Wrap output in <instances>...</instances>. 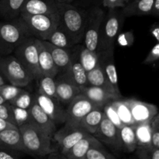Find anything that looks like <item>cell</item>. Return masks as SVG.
Segmentation results:
<instances>
[{"label":"cell","mask_w":159,"mask_h":159,"mask_svg":"<svg viewBox=\"0 0 159 159\" xmlns=\"http://www.w3.org/2000/svg\"><path fill=\"white\" fill-rule=\"evenodd\" d=\"M56 82V99L61 103L69 104L73 99L81 94V89L76 86L68 78L65 73H63Z\"/></svg>","instance_id":"9a60e30c"},{"label":"cell","mask_w":159,"mask_h":159,"mask_svg":"<svg viewBox=\"0 0 159 159\" xmlns=\"http://www.w3.org/2000/svg\"><path fill=\"white\" fill-rule=\"evenodd\" d=\"M20 18L26 24L31 36L40 40L47 41L59 25L58 14L29 15L20 13Z\"/></svg>","instance_id":"277c9868"},{"label":"cell","mask_w":159,"mask_h":159,"mask_svg":"<svg viewBox=\"0 0 159 159\" xmlns=\"http://www.w3.org/2000/svg\"><path fill=\"white\" fill-rule=\"evenodd\" d=\"M15 57L33 76L34 80L38 81L41 77L38 64L37 39L30 37L15 50Z\"/></svg>","instance_id":"52a82bcc"},{"label":"cell","mask_w":159,"mask_h":159,"mask_svg":"<svg viewBox=\"0 0 159 159\" xmlns=\"http://www.w3.org/2000/svg\"><path fill=\"white\" fill-rule=\"evenodd\" d=\"M35 102L43 111L51 118L56 126L65 124L66 120V110L56 98L48 97L37 92L34 94Z\"/></svg>","instance_id":"8fae6325"},{"label":"cell","mask_w":159,"mask_h":159,"mask_svg":"<svg viewBox=\"0 0 159 159\" xmlns=\"http://www.w3.org/2000/svg\"><path fill=\"white\" fill-rule=\"evenodd\" d=\"M78 47L79 60L85 71L89 72L94 69L99 65V52L89 51L84 45L78 44Z\"/></svg>","instance_id":"f1b7e54d"},{"label":"cell","mask_w":159,"mask_h":159,"mask_svg":"<svg viewBox=\"0 0 159 159\" xmlns=\"http://www.w3.org/2000/svg\"><path fill=\"white\" fill-rule=\"evenodd\" d=\"M37 54H38V64L42 76L55 78L59 74L58 70L53 61L51 54L47 49L43 41L37 40Z\"/></svg>","instance_id":"d6986e66"},{"label":"cell","mask_w":159,"mask_h":159,"mask_svg":"<svg viewBox=\"0 0 159 159\" xmlns=\"http://www.w3.org/2000/svg\"><path fill=\"white\" fill-rule=\"evenodd\" d=\"M152 129V145L155 148H159V114L158 113L151 120Z\"/></svg>","instance_id":"ab89813d"},{"label":"cell","mask_w":159,"mask_h":159,"mask_svg":"<svg viewBox=\"0 0 159 159\" xmlns=\"http://www.w3.org/2000/svg\"><path fill=\"white\" fill-rule=\"evenodd\" d=\"M12 52V50L9 49L8 47H6V45L0 40V57L10 55V54Z\"/></svg>","instance_id":"bcb514c9"},{"label":"cell","mask_w":159,"mask_h":159,"mask_svg":"<svg viewBox=\"0 0 159 159\" xmlns=\"http://www.w3.org/2000/svg\"><path fill=\"white\" fill-rule=\"evenodd\" d=\"M81 94L85 96L87 99L100 108H103L104 106L112 101L122 98V96L108 91L105 89L89 85L81 89Z\"/></svg>","instance_id":"e0dca14e"},{"label":"cell","mask_w":159,"mask_h":159,"mask_svg":"<svg viewBox=\"0 0 159 159\" xmlns=\"http://www.w3.org/2000/svg\"><path fill=\"white\" fill-rule=\"evenodd\" d=\"M12 109L14 120H15L16 126L17 128L25 125V124L33 123L32 116H31L30 110L18 108V107H15L13 106H12Z\"/></svg>","instance_id":"e575fe53"},{"label":"cell","mask_w":159,"mask_h":159,"mask_svg":"<svg viewBox=\"0 0 159 159\" xmlns=\"http://www.w3.org/2000/svg\"><path fill=\"white\" fill-rule=\"evenodd\" d=\"M111 105L116 110L118 116L124 126L134 125V120L132 117L131 111L127 99H116L110 102Z\"/></svg>","instance_id":"f546056e"},{"label":"cell","mask_w":159,"mask_h":159,"mask_svg":"<svg viewBox=\"0 0 159 159\" xmlns=\"http://www.w3.org/2000/svg\"><path fill=\"white\" fill-rule=\"evenodd\" d=\"M84 159H116V158L104 149L103 145H100L91 148Z\"/></svg>","instance_id":"8d00e7d4"},{"label":"cell","mask_w":159,"mask_h":159,"mask_svg":"<svg viewBox=\"0 0 159 159\" xmlns=\"http://www.w3.org/2000/svg\"><path fill=\"white\" fill-rule=\"evenodd\" d=\"M17 128L16 126H14L13 124H10V123L7 122V121H5L3 120L0 119V131L3 130H6V129H16Z\"/></svg>","instance_id":"c3c4849f"},{"label":"cell","mask_w":159,"mask_h":159,"mask_svg":"<svg viewBox=\"0 0 159 159\" xmlns=\"http://www.w3.org/2000/svg\"><path fill=\"white\" fill-rule=\"evenodd\" d=\"M34 102H35L34 94L33 95L30 92L23 90V93L17 96L15 99L9 101V103L13 107H18V108L30 110V107L34 105Z\"/></svg>","instance_id":"836d02e7"},{"label":"cell","mask_w":159,"mask_h":159,"mask_svg":"<svg viewBox=\"0 0 159 159\" xmlns=\"http://www.w3.org/2000/svg\"><path fill=\"white\" fill-rule=\"evenodd\" d=\"M105 17V12L100 7L94 6L88 11L84 32V46L91 51L97 52L100 28Z\"/></svg>","instance_id":"ba28073f"},{"label":"cell","mask_w":159,"mask_h":159,"mask_svg":"<svg viewBox=\"0 0 159 159\" xmlns=\"http://www.w3.org/2000/svg\"><path fill=\"white\" fill-rule=\"evenodd\" d=\"M125 17L120 9H109L100 28L97 52L114 51L116 40L122 30Z\"/></svg>","instance_id":"3957f363"},{"label":"cell","mask_w":159,"mask_h":159,"mask_svg":"<svg viewBox=\"0 0 159 159\" xmlns=\"http://www.w3.org/2000/svg\"><path fill=\"white\" fill-rule=\"evenodd\" d=\"M134 126L138 147H151L152 145V129L150 123Z\"/></svg>","instance_id":"4dcf8cb0"},{"label":"cell","mask_w":159,"mask_h":159,"mask_svg":"<svg viewBox=\"0 0 159 159\" xmlns=\"http://www.w3.org/2000/svg\"><path fill=\"white\" fill-rule=\"evenodd\" d=\"M48 159H67V158L57 151L48 155Z\"/></svg>","instance_id":"681fc988"},{"label":"cell","mask_w":159,"mask_h":159,"mask_svg":"<svg viewBox=\"0 0 159 159\" xmlns=\"http://www.w3.org/2000/svg\"><path fill=\"white\" fill-rule=\"evenodd\" d=\"M7 82H8L7 80H6V78L4 77L1 71H0V86L3 85H6V84H7Z\"/></svg>","instance_id":"f907efd6"},{"label":"cell","mask_w":159,"mask_h":159,"mask_svg":"<svg viewBox=\"0 0 159 159\" xmlns=\"http://www.w3.org/2000/svg\"><path fill=\"white\" fill-rule=\"evenodd\" d=\"M159 59V43H155V46L152 48L150 52L148 53L147 57L144 60L143 63L145 65L148 64H153L158 61Z\"/></svg>","instance_id":"b9f144b4"},{"label":"cell","mask_w":159,"mask_h":159,"mask_svg":"<svg viewBox=\"0 0 159 159\" xmlns=\"http://www.w3.org/2000/svg\"><path fill=\"white\" fill-rule=\"evenodd\" d=\"M150 33L156 40L157 43H159V24L158 23H155L152 25L150 28Z\"/></svg>","instance_id":"f6af8a7d"},{"label":"cell","mask_w":159,"mask_h":159,"mask_svg":"<svg viewBox=\"0 0 159 159\" xmlns=\"http://www.w3.org/2000/svg\"><path fill=\"white\" fill-rule=\"evenodd\" d=\"M150 15L155 17L159 16V0H154Z\"/></svg>","instance_id":"7dc6e473"},{"label":"cell","mask_w":159,"mask_h":159,"mask_svg":"<svg viewBox=\"0 0 159 159\" xmlns=\"http://www.w3.org/2000/svg\"><path fill=\"white\" fill-rule=\"evenodd\" d=\"M47 41L50 42L54 46L64 49H71L73 46H75L66 33L64 32L59 26H57L55 30L53 31Z\"/></svg>","instance_id":"1f68e13d"},{"label":"cell","mask_w":159,"mask_h":159,"mask_svg":"<svg viewBox=\"0 0 159 159\" xmlns=\"http://www.w3.org/2000/svg\"><path fill=\"white\" fill-rule=\"evenodd\" d=\"M104 115L102 108H96L85 115L79 123V127L89 134L93 135L100 126L101 122L103 120Z\"/></svg>","instance_id":"d4e9b609"},{"label":"cell","mask_w":159,"mask_h":159,"mask_svg":"<svg viewBox=\"0 0 159 159\" xmlns=\"http://www.w3.org/2000/svg\"><path fill=\"white\" fill-rule=\"evenodd\" d=\"M71 60L69 66L65 72L68 79L80 89L88 86L87 72L81 64L79 56V47L75 45L71 48Z\"/></svg>","instance_id":"7c38bea8"},{"label":"cell","mask_w":159,"mask_h":159,"mask_svg":"<svg viewBox=\"0 0 159 159\" xmlns=\"http://www.w3.org/2000/svg\"><path fill=\"white\" fill-rule=\"evenodd\" d=\"M102 145L93 135L89 134L75 144L65 155L67 159H84L85 155L91 148Z\"/></svg>","instance_id":"603a6c76"},{"label":"cell","mask_w":159,"mask_h":159,"mask_svg":"<svg viewBox=\"0 0 159 159\" xmlns=\"http://www.w3.org/2000/svg\"><path fill=\"white\" fill-rule=\"evenodd\" d=\"M0 119L10 123L16 126L15 120H14L13 113H12V106L8 102L0 104Z\"/></svg>","instance_id":"60d3db41"},{"label":"cell","mask_w":159,"mask_h":159,"mask_svg":"<svg viewBox=\"0 0 159 159\" xmlns=\"http://www.w3.org/2000/svg\"><path fill=\"white\" fill-rule=\"evenodd\" d=\"M89 134L81 127H73L64 124L60 130H56L53 140L58 144L59 152L65 155L75 144Z\"/></svg>","instance_id":"30bf717a"},{"label":"cell","mask_w":159,"mask_h":159,"mask_svg":"<svg viewBox=\"0 0 159 159\" xmlns=\"http://www.w3.org/2000/svg\"><path fill=\"white\" fill-rule=\"evenodd\" d=\"M124 2H125V3H127V2H128L131 1V0H124Z\"/></svg>","instance_id":"db71d44e"},{"label":"cell","mask_w":159,"mask_h":159,"mask_svg":"<svg viewBox=\"0 0 159 159\" xmlns=\"http://www.w3.org/2000/svg\"><path fill=\"white\" fill-rule=\"evenodd\" d=\"M23 90L24 89H23V88L14 86L10 84H6L0 86V96L6 102H9L23 93Z\"/></svg>","instance_id":"d590c367"},{"label":"cell","mask_w":159,"mask_h":159,"mask_svg":"<svg viewBox=\"0 0 159 159\" xmlns=\"http://www.w3.org/2000/svg\"><path fill=\"white\" fill-rule=\"evenodd\" d=\"M42 41L51 54L58 72L61 74L66 72L71 60V50L58 48L48 41Z\"/></svg>","instance_id":"7402d4cb"},{"label":"cell","mask_w":159,"mask_h":159,"mask_svg":"<svg viewBox=\"0 0 159 159\" xmlns=\"http://www.w3.org/2000/svg\"><path fill=\"white\" fill-rule=\"evenodd\" d=\"M58 26L66 33L74 45L83 40L88 11L69 3H57Z\"/></svg>","instance_id":"6da1fadb"},{"label":"cell","mask_w":159,"mask_h":159,"mask_svg":"<svg viewBox=\"0 0 159 159\" xmlns=\"http://www.w3.org/2000/svg\"><path fill=\"white\" fill-rule=\"evenodd\" d=\"M87 81H88V85L89 86L99 87V88L105 89L108 91L113 92V93L118 94L113 87V85L108 81L107 76L105 75L99 65H98L94 69L87 72ZM118 95L121 96L120 94Z\"/></svg>","instance_id":"4316f807"},{"label":"cell","mask_w":159,"mask_h":159,"mask_svg":"<svg viewBox=\"0 0 159 159\" xmlns=\"http://www.w3.org/2000/svg\"><path fill=\"white\" fill-rule=\"evenodd\" d=\"M130 106L134 125L150 123L154 116L158 113V107L148 102H142L134 99H127Z\"/></svg>","instance_id":"4fadbf2b"},{"label":"cell","mask_w":159,"mask_h":159,"mask_svg":"<svg viewBox=\"0 0 159 159\" xmlns=\"http://www.w3.org/2000/svg\"><path fill=\"white\" fill-rule=\"evenodd\" d=\"M25 0H0V17L11 21L20 17Z\"/></svg>","instance_id":"484cf974"},{"label":"cell","mask_w":159,"mask_h":159,"mask_svg":"<svg viewBox=\"0 0 159 159\" xmlns=\"http://www.w3.org/2000/svg\"><path fill=\"white\" fill-rule=\"evenodd\" d=\"M139 159H159V148L152 147H137L135 150Z\"/></svg>","instance_id":"f35d334b"},{"label":"cell","mask_w":159,"mask_h":159,"mask_svg":"<svg viewBox=\"0 0 159 159\" xmlns=\"http://www.w3.org/2000/svg\"><path fill=\"white\" fill-rule=\"evenodd\" d=\"M96 108L100 107L91 102L83 95H79L68 104L65 124L73 127H79V123L82 118Z\"/></svg>","instance_id":"9c48e42d"},{"label":"cell","mask_w":159,"mask_h":159,"mask_svg":"<svg viewBox=\"0 0 159 159\" xmlns=\"http://www.w3.org/2000/svg\"><path fill=\"white\" fill-rule=\"evenodd\" d=\"M102 5L108 9H122L126 3L124 0H102Z\"/></svg>","instance_id":"7bdbcfd3"},{"label":"cell","mask_w":159,"mask_h":159,"mask_svg":"<svg viewBox=\"0 0 159 159\" xmlns=\"http://www.w3.org/2000/svg\"><path fill=\"white\" fill-rule=\"evenodd\" d=\"M103 110L104 115H105L106 117L113 124V125L116 126L118 129H121L124 127V124L121 122V120H120L119 116H118L117 113H116V110L113 108V106L111 105L110 102L107 103V105H105L102 108Z\"/></svg>","instance_id":"74e56055"},{"label":"cell","mask_w":159,"mask_h":159,"mask_svg":"<svg viewBox=\"0 0 159 159\" xmlns=\"http://www.w3.org/2000/svg\"><path fill=\"white\" fill-rule=\"evenodd\" d=\"M54 1L57 3H69L71 4V2H72L75 0H54Z\"/></svg>","instance_id":"816d5d0a"},{"label":"cell","mask_w":159,"mask_h":159,"mask_svg":"<svg viewBox=\"0 0 159 159\" xmlns=\"http://www.w3.org/2000/svg\"><path fill=\"white\" fill-rule=\"evenodd\" d=\"M113 51H114L113 50L99 51V65L116 93L118 94H120L119 85H118L117 72H116V68L114 61Z\"/></svg>","instance_id":"2e32d148"},{"label":"cell","mask_w":159,"mask_h":159,"mask_svg":"<svg viewBox=\"0 0 159 159\" xmlns=\"http://www.w3.org/2000/svg\"><path fill=\"white\" fill-rule=\"evenodd\" d=\"M38 82L39 87L37 93L48 97L56 98V82L54 78L41 76Z\"/></svg>","instance_id":"d6a6232c"},{"label":"cell","mask_w":159,"mask_h":159,"mask_svg":"<svg viewBox=\"0 0 159 159\" xmlns=\"http://www.w3.org/2000/svg\"><path fill=\"white\" fill-rule=\"evenodd\" d=\"M154 0H131L122 8L124 17L134 16H148L151 14Z\"/></svg>","instance_id":"cb8c5ba5"},{"label":"cell","mask_w":159,"mask_h":159,"mask_svg":"<svg viewBox=\"0 0 159 159\" xmlns=\"http://www.w3.org/2000/svg\"><path fill=\"white\" fill-rule=\"evenodd\" d=\"M0 147L26 153L19 128L6 129L0 131Z\"/></svg>","instance_id":"ffe728a7"},{"label":"cell","mask_w":159,"mask_h":159,"mask_svg":"<svg viewBox=\"0 0 159 159\" xmlns=\"http://www.w3.org/2000/svg\"><path fill=\"white\" fill-rule=\"evenodd\" d=\"M4 102H6V101H5L4 99H3L0 96V104H2V103H4Z\"/></svg>","instance_id":"f5cc1de1"},{"label":"cell","mask_w":159,"mask_h":159,"mask_svg":"<svg viewBox=\"0 0 159 159\" xmlns=\"http://www.w3.org/2000/svg\"><path fill=\"white\" fill-rule=\"evenodd\" d=\"M21 13L29 15H48L57 13L54 0H25Z\"/></svg>","instance_id":"ac0fdd59"},{"label":"cell","mask_w":159,"mask_h":159,"mask_svg":"<svg viewBox=\"0 0 159 159\" xmlns=\"http://www.w3.org/2000/svg\"><path fill=\"white\" fill-rule=\"evenodd\" d=\"M30 37L32 36L20 17L0 22V40L12 51Z\"/></svg>","instance_id":"8992f818"},{"label":"cell","mask_w":159,"mask_h":159,"mask_svg":"<svg viewBox=\"0 0 159 159\" xmlns=\"http://www.w3.org/2000/svg\"><path fill=\"white\" fill-rule=\"evenodd\" d=\"M0 159H19L13 154V151L0 147Z\"/></svg>","instance_id":"ee69618b"},{"label":"cell","mask_w":159,"mask_h":159,"mask_svg":"<svg viewBox=\"0 0 159 159\" xmlns=\"http://www.w3.org/2000/svg\"><path fill=\"white\" fill-rule=\"evenodd\" d=\"M0 71L9 84L20 88L27 86L34 80L33 76L15 56L0 57Z\"/></svg>","instance_id":"5b68a950"},{"label":"cell","mask_w":159,"mask_h":159,"mask_svg":"<svg viewBox=\"0 0 159 159\" xmlns=\"http://www.w3.org/2000/svg\"><path fill=\"white\" fill-rule=\"evenodd\" d=\"M26 154L37 157H45L57 152L52 145L53 138L40 130L34 123L19 127Z\"/></svg>","instance_id":"7a4b0ae2"},{"label":"cell","mask_w":159,"mask_h":159,"mask_svg":"<svg viewBox=\"0 0 159 159\" xmlns=\"http://www.w3.org/2000/svg\"><path fill=\"white\" fill-rule=\"evenodd\" d=\"M30 111L32 116L33 123L53 138L54 133L57 130V126L54 124L51 118L43 111V110L36 103V102L30 107Z\"/></svg>","instance_id":"44dd1931"},{"label":"cell","mask_w":159,"mask_h":159,"mask_svg":"<svg viewBox=\"0 0 159 159\" xmlns=\"http://www.w3.org/2000/svg\"><path fill=\"white\" fill-rule=\"evenodd\" d=\"M119 131L122 150L127 152H135L138 144L134 126H124L122 128L119 129Z\"/></svg>","instance_id":"83f0119b"},{"label":"cell","mask_w":159,"mask_h":159,"mask_svg":"<svg viewBox=\"0 0 159 159\" xmlns=\"http://www.w3.org/2000/svg\"><path fill=\"white\" fill-rule=\"evenodd\" d=\"M93 136L101 143L103 142L115 150H122L119 129L113 125L106 116H104L99 129Z\"/></svg>","instance_id":"5bb4252c"}]
</instances>
